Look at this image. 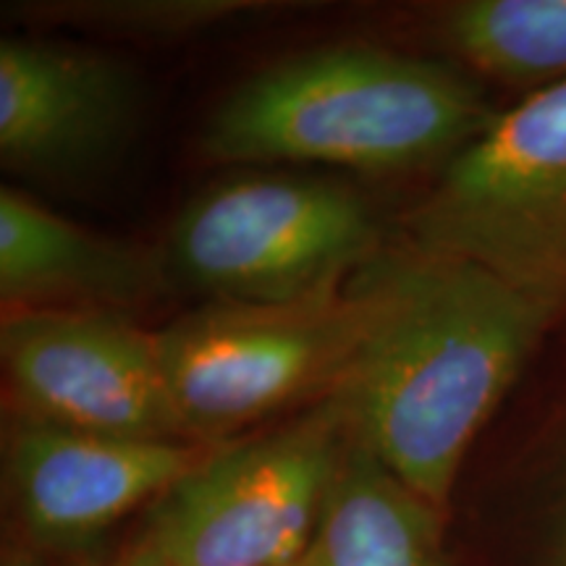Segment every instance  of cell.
<instances>
[{"label":"cell","mask_w":566,"mask_h":566,"mask_svg":"<svg viewBox=\"0 0 566 566\" xmlns=\"http://www.w3.org/2000/svg\"><path fill=\"white\" fill-rule=\"evenodd\" d=\"M216 446L139 441L21 415L6 446L24 525L48 546H80L134 509L155 504Z\"/></svg>","instance_id":"9"},{"label":"cell","mask_w":566,"mask_h":566,"mask_svg":"<svg viewBox=\"0 0 566 566\" xmlns=\"http://www.w3.org/2000/svg\"><path fill=\"white\" fill-rule=\"evenodd\" d=\"M378 226L349 187L260 174L212 184L179 212L163 263L218 302H289L373 263Z\"/></svg>","instance_id":"6"},{"label":"cell","mask_w":566,"mask_h":566,"mask_svg":"<svg viewBox=\"0 0 566 566\" xmlns=\"http://www.w3.org/2000/svg\"><path fill=\"white\" fill-rule=\"evenodd\" d=\"M441 522L352 433L304 566H446Z\"/></svg>","instance_id":"11"},{"label":"cell","mask_w":566,"mask_h":566,"mask_svg":"<svg viewBox=\"0 0 566 566\" xmlns=\"http://www.w3.org/2000/svg\"><path fill=\"white\" fill-rule=\"evenodd\" d=\"M3 566H42V564L38 562V558H32L27 554H11V556H6Z\"/></svg>","instance_id":"14"},{"label":"cell","mask_w":566,"mask_h":566,"mask_svg":"<svg viewBox=\"0 0 566 566\" xmlns=\"http://www.w3.org/2000/svg\"><path fill=\"white\" fill-rule=\"evenodd\" d=\"M441 38L467 66L509 87L566 82V0H467L443 13Z\"/></svg>","instance_id":"12"},{"label":"cell","mask_w":566,"mask_h":566,"mask_svg":"<svg viewBox=\"0 0 566 566\" xmlns=\"http://www.w3.org/2000/svg\"><path fill=\"white\" fill-rule=\"evenodd\" d=\"M0 354L27 415L87 433L197 443L163 370L158 334L113 310H11Z\"/></svg>","instance_id":"7"},{"label":"cell","mask_w":566,"mask_h":566,"mask_svg":"<svg viewBox=\"0 0 566 566\" xmlns=\"http://www.w3.org/2000/svg\"><path fill=\"white\" fill-rule=\"evenodd\" d=\"M495 111L462 71L375 45H328L279 61L229 92L202 132L218 163H325L407 171L449 163Z\"/></svg>","instance_id":"2"},{"label":"cell","mask_w":566,"mask_h":566,"mask_svg":"<svg viewBox=\"0 0 566 566\" xmlns=\"http://www.w3.org/2000/svg\"><path fill=\"white\" fill-rule=\"evenodd\" d=\"M412 247L501 275L566 307V82L495 113L407 216Z\"/></svg>","instance_id":"5"},{"label":"cell","mask_w":566,"mask_h":566,"mask_svg":"<svg viewBox=\"0 0 566 566\" xmlns=\"http://www.w3.org/2000/svg\"><path fill=\"white\" fill-rule=\"evenodd\" d=\"M250 9L244 0H97V3H55L34 11L66 24L92 27L122 38H184L197 34Z\"/></svg>","instance_id":"13"},{"label":"cell","mask_w":566,"mask_h":566,"mask_svg":"<svg viewBox=\"0 0 566 566\" xmlns=\"http://www.w3.org/2000/svg\"><path fill=\"white\" fill-rule=\"evenodd\" d=\"M386 300L334 399L352 433L446 512L451 488L556 313L454 254L380 260Z\"/></svg>","instance_id":"1"},{"label":"cell","mask_w":566,"mask_h":566,"mask_svg":"<svg viewBox=\"0 0 566 566\" xmlns=\"http://www.w3.org/2000/svg\"><path fill=\"white\" fill-rule=\"evenodd\" d=\"M137 76L61 42H0V160L34 179H82L122 155L137 126Z\"/></svg>","instance_id":"8"},{"label":"cell","mask_w":566,"mask_h":566,"mask_svg":"<svg viewBox=\"0 0 566 566\" xmlns=\"http://www.w3.org/2000/svg\"><path fill=\"white\" fill-rule=\"evenodd\" d=\"M352 441L336 399L216 446L150 506L132 556L155 566H300Z\"/></svg>","instance_id":"4"},{"label":"cell","mask_w":566,"mask_h":566,"mask_svg":"<svg viewBox=\"0 0 566 566\" xmlns=\"http://www.w3.org/2000/svg\"><path fill=\"white\" fill-rule=\"evenodd\" d=\"M386 300L380 260L289 302H218L158 331L168 386L197 443L221 446L281 409L334 399Z\"/></svg>","instance_id":"3"},{"label":"cell","mask_w":566,"mask_h":566,"mask_svg":"<svg viewBox=\"0 0 566 566\" xmlns=\"http://www.w3.org/2000/svg\"><path fill=\"white\" fill-rule=\"evenodd\" d=\"M124 566H155V564H150V562H145V558L129 556V558H126V564H124ZM300 566H304V564H300Z\"/></svg>","instance_id":"15"},{"label":"cell","mask_w":566,"mask_h":566,"mask_svg":"<svg viewBox=\"0 0 566 566\" xmlns=\"http://www.w3.org/2000/svg\"><path fill=\"white\" fill-rule=\"evenodd\" d=\"M158 286L153 254L97 237L9 184L0 189V296L9 307L111 310L147 300Z\"/></svg>","instance_id":"10"},{"label":"cell","mask_w":566,"mask_h":566,"mask_svg":"<svg viewBox=\"0 0 566 566\" xmlns=\"http://www.w3.org/2000/svg\"><path fill=\"white\" fill-rule=\"evenodd\" d=\"M564 566H566V562H564Z\"/></svg>","instance_id":"16"}]
</instances>
